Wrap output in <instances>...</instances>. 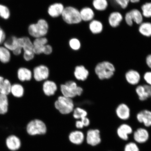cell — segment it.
<instances>
[{"label":"cell","instance_id":"6da1fadb","mask_svg":"<svg viewBox=\"0 0 151 151\" xmlns=\"http://www.w3.org/2000/svg\"><path fill=\"white\" fill-rule=\"evenodd\" d=\"M94 71L99 80H109L114 76L116 68L112 62L103 60L96 64Z\"/></svg>","mask_w":151,"mask_h":151},{"label":"cell","instance_id":"7a4b0ae2","mask_svg":"<svg viewBox=\"0 0 151 151\" xmlns=\"http://www.w3.org/2000/svg\"><path fill=\"white\" fill-rule=\"evenodd\" d=\"M49 25L44 19H40L37 23L30 24L28 28L29 37L34 39L46 36L48 33Z\"/></svg>","mask_w":151,"mask_h":151},{"label":"cell","instance_id":"3957f363","mask_svg":"<svg viewBox=\"0 0 151 151\" xmlns=\"http://www.w3.org/2000/svg\"><path fill=\"white\" fill-rule=\"evenodd\" d=\"M60 88L62 96L71 99L81 96L83 92V88L77 86L76 82L73 81H68L65 84H61Z\"/></svg>","mask_w":151,"mask_h":151},{"label":"cell","instance_id":"277c9868","mask_svg":"<svg viewBox=\"0 0 151 151\" xmlns=\"http://www.w3.org/2000/svg\"><path fill=\"white\" fill-rule=\"evenodd\" d=\"M54 106L61 114L67 115L73 112L74 104L72 99L61 96L55 102Z\"/></svg>","mask_w":151,"mask_h":151},{"label":"cell","instance_id":"5b68a950","mask_svg":"<svg viewBox=\"0 0 151 151\" xmlns=\"http://www.w3.org/2000/svg\"><path fill=\"white\" fill-rule=\"evenodd\" d=\"M61 16L64 22L69 24H77L82 21L80 11L72 6L65 7Z\"/></svg>","mask_w":151,"mask_h":151},{"label":"cell","instance_id":"8992f818","mask_svg":"<svg viewBox=\"0 0 151 151\" xmlns=\"http://www.w3.org/2000/svg\"><path fill=\"white\" fill-rule=\"evenodd\" d=\"M46 124L42 120L35 119L28 123L26 127V131L28 135L35 136L44 134L46 133Z\"/></svg>","mask_w":151,"mask_h":151},{"label":"cell","instance_id":"52a82bcc","mask_svg":"<svg viewBox=\"0 0 151 151\" xmlns=\"http://www.w3.org/2000/svg\"><path fill=\"white\" fill-rule=\"evenodd\" d=\"M124 22L130 27H132L134 24L139 25L144 21V17L141 11L138 9L133 8L126 12L124 17Z\"/></svg>","mask_w":151,"mask_h":151},{"label":"cell","instance_id":"ba28073f","mask_svg":"<svg viewBox=\"0 0 151 151\" xmlns=\"http://www.w3.org/2000/svg\"><path fill=\"white\" fill-rule=\"evenodd\" d=\"M21 37L22 44L23 50V58L24 61L29 62L32 60L35 57V54L33 51L32 41L29 37Z\"/></svg>","mask_w":151,"mask_h":151},{"label":"cell","instance_id":"9c48e42d","mask_svg":"<svg viewBox=\"0 0 151 151\" xmlns=\"http://www.w3.org/2000/svg\"><path fill=\"white\" fill-rule=\"evenodd\" d=\"M4 45L5 48L12 51L15 55H20L23 52L21 41L19 37L15 36L11 37L5 41Z\"/></svg>","mask_w":151,"mask_h":151},{"label":"cell","instance_id":"30bf717a","mask_svg":"<svg viewBox=\"0 0 151 151\" xmlns=\"http://www.w3.org/2000/svg\"><path fill=\"white\" fill-rule=\"evenodd\" d=\"M87 143L90 146L95 147L99 146L102 141L101 132L97 128H91L87 132Z\"/></svg>","mask_w":151,"mask_h":151},{"label":"cell","instance_id":"8fae6325","mask_svg":"<svg viewBox=\"0 0 151 151\" xmlns=\"http://www.w3.org/2000/svg\"><path fill=\"white\" fill-rule=\"evenodd\" d=\"M134 141L137 144H145L149 140L150 134L147 128L139 127L134 131L132 134Z\"/></svg>","mask_w":151,"mask_h":151},{"label":"cell","instance_id":"7c38bea8","mask_svg":"<svg viewBox=\"0 0 151 151\" xmlns=\"http://www.w3.org/2000/svg\"><path fill=\"white\" fill-rule=\"evenodd\" d=\"M134 130L131 125L125 122L121 123L116 129L118 137L122 140L128 142L129 135H132Z\"/></svg>","mask_w":151,"mask_h":151},{"label":"cell","instance_id":"4fadbf2b","mask_svg":"<svg viewBox=\"0 0 151 151\" xmlns=\"http://www.w3.org/2000/svg\"><path fill=\"white\" fill-rule=\"evenodd\" d=\"M115 112L117 118L120 121L127 122L131 118V109L125 103L119 104L116 108Z\"/></svg>","mask_w":151,"mask_h":151},{"label":"cell","instance_id":"5bb4252c","mask_svg":"<svg viewBox=\"0 0 151 151\" xmlns=\"http://www.w3.org/2000/svg\"><path fill=\"white\" fill-rule=\"evenodd\" d=\"M50 75V69L48 66L43 64L36 66L34 68L33 76L37 82L47 80Z\"/></svg>","mask_w":151,"mask_h":151},{"label":"cell","instance_id":"9a60e30c","mask_svg":"<svg viewBox=\"0 0 151 151\" xmlns=\"http://www.w3.org/2000/svg\"><path fill=\"white\" fill-rule=\"evenodd\" d=\"M135 120L139 124L147 128L151 127V111L144 109L139 111L136 115Z\"/></svg>","mask_w":151,"mask_h":151},{"label":"cell","instance_id":"2e32d148","mask_svg":"<svg viewBox=\"0 0 151 151\" xmlns=\"http://www.w3.org/2000/svg\"><path fill=\"white\" fill-rule=\"evenodd\" d=\"M124 78L128 84L137 86L141 82V76L138 71L131 69L126 72L124 74Z\"/></svg>","mask_w":151,"mask_h":151},{"label":"cell","instance_id":"e0dca14e","mask_svg":"<svg viewBox=\"0 0 151 151\" xmlns=\"http://www.w3.org/2000/svg\"><path fill=\"white\" fill-rule=\"evenodd\" d=\"M135 91L139 101H145L150 98L151 86L146 84H139L136 87Z\"/></svg>","mask_w":151,"mask_h":151},{"label":"cell","instance_id":"ac0fdd59","mask_svg":"<svg viewBox=\"0 0 151 151\" xmlns=\"http://www.w3.org/2000/svg\"><path fill=\"white\" fill-rule=\"evenodd\" d=\"M124 20V17L122 13L118 11H113L110 13L107 22L110 27L113 28H118Z\"/></svg>","mask_w":151,"mask_h":151},{"label":"cell","instance_id":"d6986e66","mask_svg":"<svg viewBox=\"0 0 151 151\" xmlns=\"http://www.w3.org/2000/svg\"><path fill=\"white\" fill-rule=\"evenodd\" d=\"M33 51L35 55L45 54L48 41L46 37L35 39L33 41Z\"/></svg>","mask_w":151,"mask_h":151},{"label":"cell","instance_id":"ffe728a7","mask_svg":"<svg viewBox=\"0 0 151 151\" xmlns=\"http://www.w3.org/2000/svg\"><path fill=\"white\" fill-rule=\"evenodd\" d=\"M5 144L7 149L11 151H18L22 146V142L20 139L14 135H11L7 137Z\"/></svg>","mask_w":151,"mask_h":151},{"label":"cell","instance_id":"44dd1931","mask_svg":"<svg viewBox=\"0 0 151 151\" xmlns=\"http://www.w3.org/2000/svg\"><path fill=\"white\" fill-rule=\"evenodd\" d=\"M65 7L61 3H54L50 5L48 9V14L52 18H57L61 16Z\"/></svg>","mask_w":151,"mask_h":151},{"label":"cell","instance_id":"7402d4cb","mask_svg":"<svg viewBox=\"0 0 151 151\" xmlns=\"http://www.w3.org/2000/svg\"><path fill=\"white\" fill-rule=\"evenodd\" d=\"M74 75L77 80L84 81L89 76V72L84 65H77L75 68Z\"/></svg>","mask_w":151,"mask_h":151},{"label":"cell","instance_id":"603a6c76","mask_svg":"<svg viewBox=\"0 0 151 151\" xmlns=\"http://www.w3.org/2000/svg\"><path fill=\"white\" fill-rule=\"evenodd\" d=\"M42 90L45 95L50 97L55 93L58 90V86L54 81L46 80L43 84Z\"/></svg>","mask_w":151,"mask_h":151},{"label":"cell","instance_id":"cb8c5ba5","mask_svg":"<svg viewBox=\"0 0 151 151\" xmlns=\"http://www.w3.org/2000/svg\"><path fill=\"white\" fill-rule=\"evenodd\" d=\"M88 27L90 31L93 35H99L103 32L104 26L102 22L94 19L89 22Z\"/></svg>","mask_w":151,"mask_h":151},{"label":"cell","instance_id":"d4e9b609","mask_svg":"<svg viewBox=\"0 0 151 151\" xmlns=\"http://www.w3.org/2000/svg\"><path fill=\"white\" fill-rule=\"evenodd\" d=\"M80 12L82 21L89 22L95 17L94 10L90 7H84L81 9Z\"/></svg>","mask_w":151,"mask_h":151},{"label":"cell","instance_id":"484cf974","mask_svg":"<svg viewBox=\"0 0 151 151\" xmlns=\"http://www.w3.org/2000/svg\"><path fill=\"white\" fill-rule=\"evenodd\" d=\"M17 73L18 80L22 82L30 81L32 78V73L29 69L27 68H20L18 70Z\"/></svg>","mask_w":151,"mask_h":151},{"label":"cell","instance_id":"4316f807","mask_svg":"<svg viewBox=\"0 0 151 151\" xmlns=\"http://www.w3.org/2000/svg\"><path fill=\"white\" fill-rule=\"evenodd\" d=\"M138 31L143 37L148 38L151 37V22H143L139 25Z\"/></svg>","mask_w":151,"mask_h":151},{"label":"cell","instance_id":"83f0119b","mask_svg":"<svg viewBox=\"0 0 151 151\" xmlns=\"http://www.w3.org/2000/svg\"><path fill=\"white\" fill-rule=\"evenodd\" d=\"M12 85L8 79L0 76V93L8 96L11 93Z\"/></svg>","mask_w":151,"mask_h":151},{"label":"cell","instance_id":"f1b7e54d","mask_svg":"<svg viewBox=\"0 0 151 151\" xmlns=\"http://www.w3.org/2000/svg\"><path fill=\"white\" fill-rule=\"evenodd\" d=\"M108 0H93L92 5L94 10L103 12L109 8V4Z\"/></svg>","mask_w":151,"mask_h":151},{"label":"cell","instance_id":"f546056e","mask_svg":"<svg viewBox=\"0 0 151 151\" xmlns=\"http://www.w3.org/2000/svg\"><path fill=\"white\" fill-rule=\"evenodd\" d=\"M69 137L71 142L76 145L82 144L84 139V134L80 131L72 132L70 134Z\"/></svg>","mask_w":151,"mask_h":151},{"label":"cell","instance_id":"4dcf8cb0","mask_svg":"<svg viewBox=\"0 0 151 151\" xmlns=\"http://www.w3.org/2000/svg\"><path fill=\"white\" fill-rule=\"evenodd\" d=\"M24 90L22 85L16 83L12 85L11 90V93L14 97L20 98L24 95Z\"/></svg>","mask_w":151,"mask_h":151},{"label":"cell","instance_id":"1f68e13d","mask_svg":"<svg viewBox=\"0 0 151 151\" xmlns=\"http://www.w3.org/2000/svg\"><path fill=\"white\" fill-rule=\"evenodd\" d=\"M9 100L8 96L0 93V115H4L8 112Z\"/></svg>","mask_w":151,"mask_h":151},{"label":"cell","instance_id":"d6a6232c","mask_svg":"<svg viewBox=\"0 0 151 151\" xmlns=\"http://www.w3.org/2000/svg\"><path fill=\"white\" fill-rule=\"evenodd\" d=\"M11 55L9 50L5 47H0V61L6 64L10 61Z\"/></svg>","mask_w":151,"mask_h":151},{"label":"cell","instance_id":"836d02e7","mask_svg":"<svg viewBox=\"0 0 151 151\" xmlns=\"http://www.w3.org/2000/svg\"><path fill=\"white\" fill-rule=\"evenodd\" d=\"M140 8L143 17L147 19L151 18V1L143 3L141 5Z\"/></svg>","mask_w":151,"mask_h":151},{"label":"cell","instance_id":"e575fe53","mask_svg":"<svg viewBox=\"0 0 151 151\" xmlns=\"http://www.w3.org/2000/svg\"><path fill=\"white\" fill-rule=\"evenodd\" d=\"M73 116L76 119H81L87 116L88 112L84 109L80 107H77L73 109Z\"/></svg>","mask_w":151,"mask_h":151},{"label":"cell","instance_id":"d590c367","mask_svg":"<svg viewBox=\"0 0 151 151\" xmlns=\"http://www.w3.org/2000/svg\"><path fill=\"white\" fill-rule=\"evenodd\" d=\"M124 151H140V149L134 141H130L127 142L124 146Z\"/></svg>","mask_w":151,"mask_h":151},{"label":"cell","instance_id":"8d00e7d4","mask_svg":"<svg viewBox=\"0 0 151 151\" xmlns=\"http://www.w3.org/2000/svg\"><path fill=\"white\" fill-rule=\"evenodd\" d=\"M69 43L70 47L73 50L77 51L81 48L80 41L76 38H73L70 40Z\"/></svg>","mask_w":151,"mask_h":151},{"label":"cell","instance_id":"74e56055","mask_svg":"<svg viewBox=\"0 0 151 151\" xmlns=\"http://www.w3.org/2000/svg\"><path fill=\"white\" fill-rule=\"evenodd\" d=\"M10 15V11L8 7L4 5L0 4V17L6 20L9 18Z\"/></svg>","mask_w":151,"mask_h":151},{"label":"cell","instance_id":"f35d334b","mask_svg":"<svg viewBox=\"0 0 151 151\" xmlns=\"http://www.w3.org/2000/svg\"><path fill=\"white\" fill-rule=\"evenodd\" d=\"M114 3L122 9L124 10L128 8L130 4V0H113Z\"/></svg>","mask_w":151,"mask_h":151},{"label":"cell","instance_id":"ab89813d","mask_svg":"<svg viewBox=\"0 0 151 151\" xmlns=\"http://www.w3.org/2000/svg\"><path fill=\"white\" fill-rule=\"evenodd\" d=\"M143 79L146 84L151 86V70L145 72L143 75Z\"/></svg>","mask_w":151,"mask_h":151},{"label":"cell","instance_id":"60d3db41","mask_svg":"<svg viewBox=\"0 0 151 151\" xmlns=\"http://www.w3.org/2000/svg\"><path fill=\"white\" fill-rule=\"evenodd\" d=\"M81 120L82 122L84 127H87L90 125V120L87 117V116L81 119Z\"/></svg>","mask_w":151,"mask_h":151},{"label":"cell","instance_id":"b9f144b4","mask_svg":"<svg viewBox=\"0 0 151 151\" xmlns=\"http://www.w3.org/2000/svg\"><path fill=\"white\" fill-rule=\"evenodd\" d=\"M145 63L147 67L151 70V54H149L146 56Z\"/></svg>","mask_w":151,"mask_h":151},{"label":"cell","instance_id":"7bdbcfd3","mask_svg":"<svg viewBox=\"0 0 151 151\" xmlns=\"http://www.w3.org/2000/svg\"><path fill=\"white\" fill-rule=\"evenodd\" d=\"M6 38V35L4 32L0 27V45L4 42Z\"/></svg>","mask_w":151,"mask_h":151},{"label":"cell","instance_id":"ee69618b","mask_svg":"<svg viewBox=\"0 0 151 151\" xmlns=\"http://www.w3.org/2000/svg\"><path fill=\"white\" fill-rule=\"evenodd\" d=\"M76 126L78 129H82L84 127V126L81 120L77 121L76 122Z\"/></svg>","mask_w":151,"mask_h":151},{"label":"cell","instance_id":"f6af8a7d","mask_svg":"<svg viewBox=\"0 0 151 151\" xmlns=\"http://www.w3.org/2000/svg\"><path fill=\"white\" fill-rule=\"evenodd\" d=\"M141 0H130V3L133 4H137L140 2Z\"/></svg>","mask_w":151,"mask_h":151},{"label":"cell","instance_id":"bcb514c9","mask_svg":"<svg viewBox=\"0 0 151 151\" xmlns=\"http://www.w3.org/2000/svg\"><path fill=\"white\" fill-rule=\"evenodd\" d=\"M150 98H151V93L150 95Z\"/></svg>","mask_w":151,"mask_h":151},{"label":"cell","instance_id":"7dc6e473","mask_svg":"<svg viewBox=\"0 0 151 151\" xmlns=\"http://www.w3.org/2000/svg\"></svg>","mask_w":151,"mask_h":151}]
</instances>
